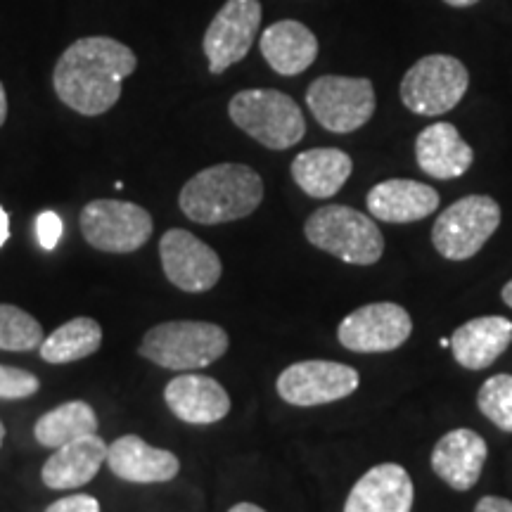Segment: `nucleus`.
Returning <instances> with one entry per match:
<instances>
[{"label": "nucleus", "instance_id": "1", "mask_svg": "<svg viewBox=\"0 0 512 512\" xmlns=\"http://www.w3.org/2000/svg\"><path fill=\"white\" fill-rule=\"evenodd\" d=\"M138 67V57L110 36H86L64 50L55 64L53 86L69 110L83 117L110 112L121 98V83Z\"/></svg>", "mask_w": 512, "mask_h": 512}, {"label": "nucleus", "instance_id": "2", "mask_svg": "<svg viewBox=\"0 0 512 512\" xmlns=\"http://www.w3.org/2000/svg\"><path fill=\"white\" fill-rule=\"evenodd\" d=\"M264 202V181L247 164H216L183 185L181 211L202 226L247 219Z\"/></svg>", "mask_w": 512, "mask_h": 512}, {"label": "nucleus", "instance_id": "3", "mask_svg": "<svg viewBox=\"0 0 512 512\" xmlns=\"http://www.w3.org/2000/svg\"><path fill=\"white\" fill-rule=\"evenodd\" d=\"M140 356L159 368L200 370L211 366L228 351V332L204 320H171L145 332Z\"/></svg>", "mask_w": 512, "mask_h": 512}, {"label": "nucleus", "instance_id": "4", "mask_svg": "<svg viewBox=\"0 0 512 512\" xmlns=\"http://www.w3.org/2000/svg\"><path fill=\"white\" fill-rule=\"evenodd\" d=\"M306 240L344 264L373 266L384 254V238L368 214L347 204H328L313 211L304 226Z\"/></svg>", "mask_w": 512, "mask_h": 512}, {"label": "nucleus", "instance_id": "5", "mask_svg": "<svg viewBox=\"0 0 512 512\" xmlns=\"http://www.w3.org/2000/svg\"><path fill=\"white\" fill-rule=\"evenodd\" d=\"M228 114L240 131L268 150H290L306 133L302 107L273 88H249L233 95Z\"/></svg>", "mask_w": 512, "mask_h": 512}, {"label": "nucleus", "instance_id": "6", "mask_svg": "<svg viewBox=\"0 0 512 512\" xmlns=\"http://www.w3.org/2000/svg\"><path fill=\"white\" fill-rule=\"evenodd\" d=\"M501 226V207L489 195H467L441 211L432 245L448 261L472 259Z\"/></svg>", "mask_w": 512, "mask_h": 512}, {"label": "nucleus", "instance_id": "7", "mask_svg": "<svg viewBox=\"0 0 512 512\" xmlns=\"http://www.w3.org/2000/svg\"><path fill=\"white\" fill-rule=\"evenodd\" d=\"M470 86L467 67L453 55H425L401 81V100L413 114L439 117L463 100Z\"/></svg>", "mask_w": 512, "mask_h": 512}, {"label": "nucleus", "instance_id": "8", "mask_svg": "<svg viewBox=\"0 0 512 512\" xmlns=\"http://www.w3.org/2000/svg\"><path fill=\"white\" fill-rule=\"evenodd\" d=\"M306 105L316 121L332 133H354L373 119L377 100L370 79L328 74L306 91Z\"/></svg>", "mask_w": 512, "mask_h": 512}, {"label": "nucleus", "instance_id": "9", "mask_svg": "<svg viewBox=\"0 0 512 512\" xmlns=\"http://www.w3.org/2000/svg\"><path fill=\"white\" fill-rule=\"evenodd\" d=\"M81 233L100 252H136L152 238V216L140 204L93 200L81 211Z\"/></svg>", "mask_w": 512, "mask_h": 512}, {"label": "nucleus", "instance_id": "10", "mask_svg": "<svg viewBox=\"0 0 512 512\" xmlns=\"http://www.w3.org/2000/svg\"><path fill=\"white\" fill-rule=\"evenodd\" d=\"M261 27L259 0H226L204 31V55L209 72L219 76L228 67L245 60Z\"/></svg>", "mask_w": 512, "mask_h": 512}, {"label": "nucleus", "instance_id": "11", "mask_svg": "<svg viewBox=\"0 0 512 512\" xmlns=\"http://www.w3.org/2000/svg\"><path fill=\"white\" fill-rule=\"evenodd\" d=\"M413 332V320L399 304L377 302L358 306L339 323L337 339L356 354H384L399 349Z\"/></svg>", "mask_w": 512, "mask_h": 512}, {"label": "nucleus", "instance_id": "12", "mask_svg": "<svg viewBox=\"0 0 512 512\" xmlns=\"http://www.w3.org/2000/svg\"><path fill=\"white\" fill-rule=\"evenodd\" d=\"M361 377L351 366L335 361H299L278 377L280 399L290 406L309 408L347 399L358 389Z\"/></svg>", "mask_w": 512, "mask_h": 512}, {"label": "nucleus", "instance_id": "13", "mask_svg": "<svg viewBox=\"0 0 512 512\" xmlns=\"http://www.w3.org/2000/svg\"><path fill=\"white\" fill-rule=\"evenodd\" d=\"M164 275L183 292H207L221 280V259L209 245L183 228L166 230L159 240Z\"/></svg>", "mask_w": 512, "mask_h": 512}, {"label": "nucleus", "instance_id": "14", "mask_svg": "<svg viewBox=\"0 0 512 512\" xmlns=\"http://www.w3.org/2000/svg\"><path fill=\"white\" fill-rule=\"evenodd\" d=\"M413 479L399 463H382L370 470L349 491L344 512H411Z\"/></svg>", "mask_w": 512, "mask_h": 512}, {"label": "nucleus", "instance_id": "15", "mask_svg": "<svg viewBox=\"0 0 512 512\" xmlns=\"http://www.w3.org/2000/svg\"><path fill=\"white\" fill-rule=\"evenodd\" d=\"M164 401L188 425H214L230 413V396L214 377L185 373L166 384Z\"/></svg>", "mask_w": 512, "mask_h": 512}, {"label": "nucleus", "instance_id": "16", "mask_svg": "<svg viewBox=\"0 0 512 512\" xmlns=\"http://www.w3.org/2000/svg\"><path fill=\"white\" fill-rule=\"evenodd\" d=\"M489 448L482 434L458 427L444 434L432 451V470L456 491H470L482 477Z\"/></svg>", "mask_w": 512, "mask_h": 512}, {"label": "nucleus", "instance_id": "17", "mask_svg": "<svg viewBox=\"0 0 512 512\" xmlns=\"http://www.w3.org/2000/svg\"><path fill=\"white\" fill-rule=\"evenodd\" d=\"M107 465L124 482L162 484L178 475L181 463L171 451L150 446L136 434H126L107 448Z\"/></svg>", "mask_w": 512, "mask_h": 512}, {"label": "nucleus", "instance_id": "18", "mask_svg": "<svg viewBox=\"0 0 512 512\" xmlns=\"http://www.w3.org/2000/svg\"><path fill=\"white\" fill-rule=\"evenodd\" d=\"M366 204L370 214L384 223H413L439 209V192L420 181L389 178L370 188Z\"/></svg>", "mask_w": 512, "mask_h": 512}, {"label": "nucleus", "instance_id": "19", "mask_svg": "<svg viewBox=\"0 0 512 512\" xmlns=\"http://www.w3.org/2000/svg\"><path fill=\"white\" fill-rule=\"evenodd\" d=\"M415 159L427 176L439 181L460 178L475 162L472 147L460 138V131L448 121L422 128L415 138Z\"/></svg>", "mask_w": 512, "mask_h": 512}, {"label": "nucleus", "instance_id": "20", "mask_svg": "<svg viewBox=\"0 0 512 512\" xmlns=\"http://www.w3.org/2000/svg\"><path fill=\"white\" fill-rule=\"evenodd\" d=\"M107 448L110 446L98 434H88V437L55 448L41 470L43 484L55 491L79 489L88 484L98 475L102 463H107Z\"/></svg>", "mask_w": 512, "mask_h": 512}, {"label": "nucleus", "instance_id": "21", "mask_svg": "<svg viewBox=\"0 0 512 512\" xmlns=\"http://www.w3.org/2000/svg\"><path fill=\"white\" fill-rule=\"evenodd\" d=\"M261 55L280 76H297L306 72L318 57V38L297 19H280L266 27L259 38Z\"/></svg>", "mask_w": 512, "mask_h": 512}, {"label": "nucleus", "instance_id": "22", "mask_svg": "<svg viewBox=\"0 0 512 512\" xmlns=\"http://www.w3.org/2000/svg\"><path fill=\"white\" fill-rule=\"evenodd\" d=\"M512 344V320L503 316L472 318L451 337L453 358L467 370H484Z\"/></svg>", "mask_w": 512, "mask_h": 512}, {"label": "nucleus", "instance_id": "23", "mask_svg": "<svg viewBox=\"0 0 512 512\" xmlns=\"http://www.w3.org/2000/svg\"><path fill=\"white\" fill-rule=\"evenodd\" d=\"M294 183L309 197L316 200H330L349 181L354 162L347 152L337 147H313L302 155L294 157L290 166Z\"/></svg>", "mask_w": 512, "mask_h": 512}, {"label": "nucleus", "instance_id": "24", "mask_svg": "<svg viewBox=\"0 0 512 512\" xmlns=\"http://www.w3.org/2000/svg\"><path fill=\"white\" fill-rule=\"evenodd\" d=\"M98 432V415L86 401H69L53 408L36 420L34 437L41 446L60 448Z\"/></svg>", "mask_w": 512, "mask_h": 512}, {"label": "nucleus", "instance_id": "25", "mask_svg": "<svg viewBox=\"0 0 512 512\" xmlns=\"http://www.w3.org/2000/svg\"><path fill=\"white\" fill-rule=\"evenodd\" d=\"M102 344V328L98 320L93 318H74L60 325L53 335L43 339L41 358L53 363V366H64V363L81 361V358L93 356Z\"/></svg>", "mask_w": 512, "mask_h": 512}, {"label": "nucleus", "instance_id": "26", "mask_svg": "<svg viewBox=\"0 0 512 512\" xmlns=\"http://www.w3.org/2000/svg\"><path fill=\"white\" fill-rule=\"evenodd\" d=\"M43 328L34 316L12 304H0V349L31 351L43 344Z\"/></svg>", "mask_w": 512, "mask_h": 512}, {"label": "nucleus", "instance_id": "27", "mask_svg": "<svg viewBox=\"0 0 512 512\" xmlns=\"http://www.w3.org/2000/svg\"><path fill=\"white\" fill-rule=\"evenodd\" d=\"M477 406L498 430L512 432V375L489 377L479 389Z\"/></svg>", "mask_w": 512, "mask_h": 512}, {"label": "nucleus", "instance_id": "28", "mask_svg": "<svg viewBox=\"0 0 512 512\" xmlns=\"http://www.w3.org/2000/svg\"><path fill=\"white\" fill-rule=\"evenodd\" d=\"M38 387H41L38 377L27 373V370L0 366V399H29L38 392Z\"/></svg>", "mask_w": 512, "mask_h": 512}, {"label": "nucleus", "instance_id": "29", "mask_svg": "<svg viewBox=\"0 0 512 512\" xmlns=\"http://www.w3.org/2000/svg\"><path fill=\"white\" fill-rule=\"evenodd\" d=\"M36 235L41 247L50 252V249L57 247V242L62 238V219L55 214V211H43L36 221Z\"/></svg>", "mask_w": 512, "mask_h": 512}, {"label": "nucleus", "instance_id": "30", "mask_svg": "<svg viewBox=\"0 0 512 512\" xmlns=\"http://www.w3.org/2000/svg\"><path fill=\"white\" fill-rule=\"evenodd\" d=\"M46 512H100V503L88 494H74L48 505Z\"/></svg>", "mask_w": 512, "mask_h": 512}, {"label": "nucleus", "instance_id": "31", "mask_svg": "<svg viewBox=\"0 0 512 512\" xmlns=\"http://www.w3.org/2000/svg\"><path fill=\"white\" fill-rule=\"evenodd\" d=\"M475 512H512V501L501 496H484L475 505Z\"/></svg>", "mask_w": 512, "mask_h": 512}, {"label": "nucleus", "instance_id": "32", "mask_svg": "<svg viewBox=\"0 0 512 512\" xmlns=\"http://www.w3.org/2000/svg\"><path fill=\"white\" fill-rule=\"evenodd\" d=\"M8 238H10V216L8 211L0 207V247L8 242Z\"/></svg>", "mask_w": 512, "mask_h": 512}, {"label": "nucleus", "instance_id": "33", "mask_svg": "<svg viewBox=\"0 0 512 512\" xmlns=\"http://www.w3.org/2000/svg\"><path fill=\"white\" fill-rule=\"evenodd\" d=\"M5 119H8V95H5L3 83H0V126L5 124Z\"/></svg>", "mask_w": 512, "mask_h": 512}, {"label": "nucleus", "instance_id": "34", "mask_svg": "<svg viewBox=\"0 0 512 512\" xmlns=\"http://www.w3.org/2000/svg\"><path fill=\"white\" fill-rule=\"evenodd\" d=\"M228 512H266V510L259 508V505H254V503H238V505H233Z\"/></svg>", "mask_w": 512, "mask_h": 512}, {"label": "nucleus", "instance_id": "35", "mask_svg": "<svg viewBox=\"0 0 512 512\" xmlns=\"http://www.w3.org/2000/svg\"><path fill=\"white\" fill-rule=\"evenodd\" d=\"M446 5H451V8H470V5H477L479 0H444Z\"/></svg>", "mask_w": 512, "mask_h": 512}, {"label": "nucleus", "instance_id": "36", "mask_svg": "<svg viewBox=\"0 0 512 512\" xmlns=\"http://www.w3.org/2000/svg\"><path fill=\"white\" fill-rule=\"evenodd\" d=\"M503 302L505 304H508L510 306V309H512V280H510V283H505V287H503Z\"/></svg>", "mask_w": 512, "mask_h": 512}, {"label": "nucleus", "instance_id": "37", "mask_svg": "<svg viewBox=\"0 0 512 512\" xmlns=\"http://www.w3.org/2000/svg\"><path fill=\"white\" fill-rule=\"evenodd\" d=\"M3 439H5V427L3 422H0V446H3Z\"/></svg>", "mask_w": 512, "mask_h": 512}, {"label": "nucleus", "instance_id": "38", "mask_svg": "<svg viewBox=\"0 0 512 512\" xmlns=\"http://www.w3.org/2000/svg\"><path fill=\"white\" fill-rule=\"evenodd\" d=\"M441 347H451V339H448V337H444V339H441Z\"/></svg>", "mask_w": 512, "mask_h": 512}]
</instances>
